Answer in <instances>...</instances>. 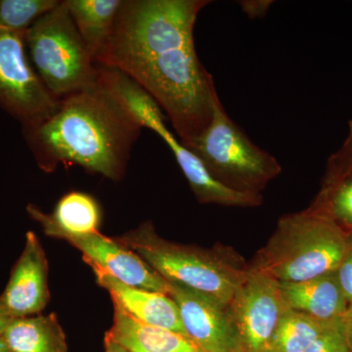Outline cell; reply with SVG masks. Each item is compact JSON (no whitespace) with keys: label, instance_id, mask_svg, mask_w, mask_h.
I'll return each mask as SVG.
<instances>
[{"label":"cell","instance_id":"obj_28","mask_svg":"<svg viewBox=\"0 0 352 352\" xmlns=\"http://www.w3.org/2000/svg\"><path fill=\"white\" fill-rule=\"evenodd\" d=\"M0 352H10L2 337H0Z\"/></svg>","mask_w":352,"mask_h":352},{"label":"cell","instance_id":"obj_14","mask_svg":"<svg viewBox=\"0 0 352 352\" xmlns=\"http://www.w3.org/2000/svg\"><path fill=\"white\" fill-rule=\"evenodd\" d=\"M27 210L50 237L63 240L99 232L100 207L94 197L82 192H69L62 197L50 214H44L34 205L28 206Z\"/></svg>","mask_w":352,"mask_h":352},{"label":"cell","instance_id":"obj_26","mask_svg":"<svg viewBox=\"0 0 352 352\" xmlns=\"http://www.w3.org/2000/svg\"><path fill=\"white\" fill-rule=\"evenodd\" d=\"M13 319L7 314L4 308L0 305V337L3 335L6 328L8 327L9 323Z\"/></svg>","mask_w":352,"mask_h":352},{"label":"cell","instance_id":"obj_15","mask_svg":"<svg viewBox=\"0 0 352 352\" xmlns=\"http://www.w3.org/2000/svg\"><path fill=\"white\" fill-rule=\"evenodd\" d=\"M105 337L129 352H207L186 333L147 325L117 307L113 326Z\"/></svg>","mask_w":352,"mask_h":352},{"label":"cell","instance_id":"obj_23","mask_svg":"<svg viewBox=\"0 0 352 352\" xmlns=\"http://www.w3.org/2000/svg\"><path fill=\"white\" fill-rule=\"evenodd\" d=\"M336 274L347 302L352 305V232L347 234L346 251Z\"/></svg>","mask_w":352,"mask_h":352},{"label":"cell","instance_id":"obj_17","mask_svg":"<svg viewBox=\"0 0 352 352\" xmlns=\"http://www.w3.org/2000/svg\"><path fill=\"white\" fill-rule=\"evenodd\" d=\"M94 62L112 32L122 0H65Z\"/></svg>","mask_w":352,"mask_h":352},{"label":"cell","instance_id":"obj_3","mask_svg":"<svg viewBox=\"0 0 352 352\" xmlns=\"http://www.w3.org/2000/svg\"><path fill=\"white\" fill-rule=\"evenodd\" d=\"M166 281L183 285L228 305L244 281L249 264L232 248L195 247L164 239L150 221L119 238Z\"/></svg>","mask_w":352,"mask_h":352},{"label":"cell","instance_id":"obj_29","mask_svg":"<svg viewBox=\"0 0 352 352\" xmlns=\"http://www.w3.org/2000/svg\"><path fill=\"white\" fill-rule=\"evenodd\" d=\"M3 28L1 27V25H0V32L3 31Z\"/></svg>","mask_w":352,"mask_h":352},{"label":"cell","instance_id":"obj_7","mask_svg":"<svg viewBox=\"0 0 352 352\" xmlns=\"http://www.w3.org/2000/svg\"><path fill=\"white\" fill-rule=\"evenodd\" d=\"M25 32H0V105L27 129L51 117L60 100L48 91L28 61Z\"/></svg>","mask_w":352,"mask_h":352},{"label":"cell","instance_id":"obj_16","mask_svg":"<svg viewBox=\"0 0 352 352\" xmlns=\"http://www.w3.org/2000/svg\"><path fill=\"white\" fill-rule=\"evenodd\" d=\"M10 352H68L56 314L13 319L1 336Z\"/></svg>","mask_w":352,"mask_h":352},{"label":"cell","instance_id":"obj_21","mask_svg":"<svg viewBox=\"0 0 352 352\" xmlns=\"http://www.w3.org/2000/svg\"><path fill=\"white\" fill-rule=\"evenodd\" d=\"M303 352H351L344 335L342 318L333 322Z\"/></svg>","mask_w":352,"mask_h":352},{"label":"cell","instance_id":"obj_11","mask_svg":"<svg viewBox=\"0 0 352 352\" xmlns=\"http://www.w3.org/2000/svg\"><path fill=\"white\" fill-rule=\"evenodd\" d=\"M48 263L36 234H25L24 249L16 261L0 305L12 319L38 315L47 307Z\"/></svg>","mask_w":352,"mask_h":352},{"label":"cell","instance_id":"obj_22","mask_svg":"<svg viewBox=\"0 0 352 352\" xmlns=\"http://www.w3.org/2000/svg\"><path fill=\"white\" fill-rule=\"evenodd\" d=\"M352 173V120L344 144L329 159L325 182Z\"/></svg>","mask_w":352,"mask_h":352},{"label":"cell","instance_id":"obj_13","mask_svg":"<svg viewBox=\"0 0 352 352\" xmlns=\"http://www.w3.org/2000/svg\"><path fill=\"white\" fill-rule=\"evenodd\" d=\"M285 305L321 321L342 318L349 303L335 272L300 282H280Z\"/></svg>","mask_w":352,"mask_h":352},{"label":"cell","instance_id":"obj_10","mask_svg":"<svg viewBox=\"0 0 352 352\" xmlns=\"http://www.w3.org/2000/svg\"><path fill=\"white\" fill-rule=\"evenodd\" d=\"M64 241L82 252L83 261L129 286L168 295V283L136 252L100 232Z\"/></svg>","mask_w":352,"mask_h":352},{"label":"cell","instance_id":"obj_6","mask_svg":"<svg viewBox=\"0 0 352 352\" xmlns=\"http://www.w3.org/2000/svg\"><path fill=\"white\" fill-rule=\"evenodd\" d=\"M25 43L39 78L59 100L98 82V67L65 1L25 31Z\"/></svg>","mask_w":352,"mask_h":352},{"label":"cell","instance_id":"obj_27","mask_svg":"<svg viewBox=\"0 0 352 352\" xmlns=\"http://www.w3.org/2000/svg\"><path fill=\"white\" fill-rule=\"evenodd\" d=\"M104 344H105V352H129L124 346L109 339V338L105 337V342Z\"/></svg>","mask_w":352,"mask_h":352},{"label":"cell","instance_id":"obj_9","mask_svg":"<svg viewBox=\"0 0 352 352\" xmlns=\"http://www.w3.org/2000/svg\"><path fill=\"white\" fill-rule=\"evenodd\" d=\"M184 332L207 352H238L229 305L183 285L168 282Z\"/></svg>","mask_w":352,"mask_h":352},{"label":"cell","instance_id":"obj_2","mask_svg":"<svg viewBox=\"0 0 352 352\" xmlns=\"http://www.w3.org/2000/svg\"><path fill=\"white\" fill-rule=\"evenodd\" d=\"M142 129L98 80L94 87L62 98L51 117L25 132L43 170L76 164L116 182L124 175Z\"/></svg>","mask_w":352,"mask_h":352},{"label":"cell","instance_id":"obj_12","mask_svg":"<svg viewBox=\"0 0 352 352\" xmlns=\"http://www.w3.org/2000/svg\"><path fill=\"white\" fill-rule=\"evenodd\" d=\"M91 268L97 284L110 294L113 307L147 325L185 333L178 308L170 296L129 286L100 268Z\"/></svg>","mask_w":352,"mask_h":352},{"label":"cell","instance_id":"obj_1","mask_svg":"<svg viewBox=\"0 0 352 352\" xmlns=\"http://www.w3.org/2000/svg\"><path fill=\"white\" fill-rule=\"evenodd\" d=\"M208 0H122L112 32L95 59L145 90L182 144L205 131L219 98L199 59L194 29Z\"/></svg>","mask_w":352,"mask_h":352},{"label":"cell","instance_id":"obj_4","mask_svg":"<svg viewBox=\"0 0 352 352\" xmlns=\"http://www.w3.org/2000/svg\"><path fill=\"white\" fill-rule=\"evenodd\" d=\"M347 231L330 217L308 208L283 215L249 264L279 282H300L335 272L346 251Z\"/></svg>","mask_w":352,"mask_h":352},{"label":"cell","instance_id":"obj_25","mask_svg":"<svg viewBox=\"0 0 352 352\" xmlns=\"http://www.w3.org/2000/svg\"><path fill=\"white\" fill-rule=\"evenodd\" d=\"M344 322V335H346L349 351L352 352V305H349L346 314L342 317Z\"/></svg>","mask_w":352,"mask_h":352},{"label":"cell","instance_id":"obj_18","mask_svg":"<svg viewBox=\"0 0 352 352\" xmlns=\"http://www.w3.org/2000/svg\"><path fill=\"white\" fill-rule=\"evenodd\" d=\"M336 320H317L287 308L278 322L267 352H303Z\"/></svg>","mask_w":352,"mask_h":352},{"label":"cell","instance_id":"obj_24","mask_svg":"<svg viewBox=\"0 0 352 352\" xmlns=\"http://www.w3.org/2000/svg\"><path fill=\"white\" fill-rule=\"evenodd\" d=\"M239 3L243 12L250 19H259L266 15L270 6H272L273 1H270V0H244V1H240Z\"/></svg>","mask_w":352,"mask_h":352},{"label":"cell","instance_id":"obj_8","mask_svg":"<svg viewBox=\"0 0 352 352\" xmlns=\"http://www.w3.org/2000/svg\"><path fill=\"white\" fill-rule=\"evenodd\" d=\"M286 309L280 282L249 266L247 276L229 303L238 352H267Z\"/></svg>","mask_w":352,"mask_h":352},{"label":"cell","instance_id":"obj_5","mask_svg":"<svg viewBox=\"0 0 352 352\" xmlns=\"http://www.w3.org/2000/svg\"><path fill=\"white\" fill-rule=\"evenodd\" d=\"M183 145L214 179L241 193L261 195L282 171L276 157L254 144L229 117L219 98L207 129Z\"/></svg>","mask_w":352,"mask_h":352},{"label":"cell","instance_id":"obj_20","mask_svg":"<svg viewBox=\"0 0 352 352\" xmlns=\"http://www.w3.org/2000/svg\"><path fill=\"white\" fill-rule=\"evenodd\" d=\"M59 3L58 0H0V25L9 31L25 32Z\"/></svg>","mask_w":352,"mask_h":352},{"label":"cell","instance_id":"obj_19","mask_svg":"<svg viewBox=\"0 0 352 352\" xmlns=\"http://www.w3.org/2000/svg\"><path fill=\"white\" fill-rule=\"evenodd\" d=\"M310 208L328 215L347 232H352V173L324 182Z\"/></svg>","mask_w":352,"mask_h":352}]
</instances>
